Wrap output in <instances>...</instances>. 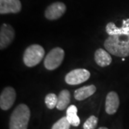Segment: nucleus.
Instances as JSON below:
<instances>
[{
    "label": "nucleus",
    "instance_id": "nucleus-7",
    "mask_svg": "<svg viewBox=\"0 0 129 129\" xmlns=\"http://www.w3.org/2000/svg\"><path fill=\"white\" fill-rule=\"evenodd\" d=\"M16 100V91L12 87H6L0 95V108L3 111L10 109Z\"/></svg>",
    "mask_w": 129,
    "mask_h": 129
},
{
    "label": "nucleus",
    "instance_id": "nucleus-14",
    "mask_svg": "<svg viewBox=\"0 0 129 129\" xmlns=\"http://www.w3.org/2000/svg\"><path fill=\"white\" fill-rule=\"evenodd\" d=\"M71 95L69 90H61L58 95V101L57 104V109L59 111H63L68 108V106L70 103Z\"/></svg>",
    "mask_w": 129,
    "mask_h": 129
},
{
    "label": "nucleus",
    "instance_id": "nucleus-3",
    "mask_svg": "<svg viewBox=\"0 0 129 129\" xmlns=\"http://www.w3.org/2000/svg\"><path fill=\"white\" fill-rule=\"evenodd\" d=\"M45 56V50L40 45H32L29 46L24 52L23 61L29 68L35 67L40 64Z\"/></svg>",
    "mask_w": 129,
    "mask_h": 129
},
{
    "label": "nucleus",
    "instance_id": "nucleus-1",
    "mask_svg": "<svg viewBox=\"0 0 129 129\" xmlns=\"http://www.w3.org/2000/svg\"><path fill=\"white\" fill-rule=\"evenodd\" d=\"M104 47L109 53L122 58L129 56V35L109 36L104 42Z\"/></svg>",
    "mask_w": 129,
    "mask_h": 129
},
{
    "label": "nucleus",
    "instance_id": "nucleus-18",
    "mask_svg": "<svg viewBox=\"0 0 129 129\" xmlns=\"http://www.w3.org/2000/svg\"><path fill=\"white\" fill-rule=\"evenodd\" d=\"M98 118L95 115H91L83 124V129H95L98 125Z\"/></svg>",
    "mask_w": 129,
    "mask_h": 129
},
{
    "label": "nucleus",
    "instance_id": "nucleus-19",
    "mask_svg": "<svg viewBox=\"0 0 129 129\" xmlns=\"http://www.w3.org/2000/svg\"><path fill=\"white\" fill-rule=\"evenodd\" d=\"M98 129H108V128H106V127H100Z\"/></svg>",
    "mask_w": 129,
    "mask_h": 129
},
{
    "label": "nucleus",
    "instance_id": "nucleus-8",
    "mask_svg": "<svg viewBox=\"0 0 129 129\" xmlns=\"http://www.w3.org/2000/svg\"><path fill=\"white\" fill-rule=\"evenodd\" d=\"M66 11V6L62 2H55L47 7L45 16L49 20H55L60 18Z\"/></svg>",
    "mask_w": 129,
    "mask_h": 129
},
{
    "label": "nucleus",
    "instance_id": "nucleus-15",
    "mask_svg": "<svg viewBox=\"0 0 129 129\" xmlns=\"http://www.w3.org/2000/svg\"><path fill=\"white\" fill-rule=\"evenodd\" d=\"M77 113H78V108L75 106L71 105L67 108V111H66L67 119L69 121L70 125L73 126H78L80 123V118L77 115Z\"/></svg>",
    "mask_w": 129,
    "mask_h": 129
},
{
    "label": "nucleus",
    "instance_id": "nucleus-9",
    "mask_svg": "<svg viewBox=\"0 0 129 129\" xmlns=\"http://www.w3.org/2000/svg\"><path fill=\"white\" fill-rule=\"evenodd\" d=\"M22 4L19 0H0V14L18 13L21 11Z\"/></svg>",
    "mask_w": 129,
    "mask_h": 129
},
{
    "label": "nucleus",
    "instance_id": "nucleus-12",
    "mask_svg": "<svg viewBox=\"0 0 129 129\" xmlns=\"http://www.w3.org/2000/svg\"><path fill=\"white\" fill-rule=\"evenodd\" d=\"M94 58L96 64L102 68L108 66L112 62V57L110 55L109 52L101 48L98 49L95 51Z\"/></svg>",
    "mask_w": 129,
    "mask_h": 129
},
{
    "label": "nucleus",
    "instance_id": "nucleus-6",
    "mask_svg": "<svg viewBox=\"0 0 129 129\" xmlns=\"http://www.w3.org/2000/svg\"><path fill=\"white\" fill-rule=\"evenodd\" d=\"M15 37L14 28L10 24L4 23L0 29V49L2 50L11 45Z\"/></svg>",
    "mask_w": 129,
    "mask_h": 129
},
{
    "label": "nucleus",
    "instance_id": "nucleus-17",
    "mask_svg": "<svg viewBox=\"0 0 129 129\" xmlns=\"http://www.w3.org/2000/svg\"><path fill=\"white\" fill-rule=\"evenodd\" d=\"M70 123L67 119V117H62L55 123L51 129H70Z\"/></svg>",
    "mask_w": 129,
    "mask_h": 129
},
{
    "label": "nucleus",
    "instance_id": "nucleus-13",
    "mask_svg": "<svg viewBox=\"0 0 129 129\" xmlns=\"http://www.w3.org/2000/svg\"><path fill=\"white\" fill-rule=\"evenodd\" d=\"M96 91V87L94 85H90L78 88L74 92V97L77 101H83L91 96Z\"/></svg>",
    "mask_w": 129,
    "mask_h": 129
},
{
    "label": "nucleus",
    "instance_id": "nucleus-4",
    "mask_svg": "<svg viewBox=\"0 0 129 129\" xmlns=\"http://www.w3.org/2000/svg\"><path fill=\"white\" fill-rule=\"evenodd\" d=\"M64 51L60 47L52 49L44 60V65L48 70H54L60 67L64 60Z\"/></svg>",
    "mask_w": 129,
    "mask_h": 129
},
{
    "label": "nucleus",
    "instance_id": "nucleus-2",
    "mask_svg": "<svg viewBox=\"0 0 129 129\" xmlns=\"http://www.w3.org/2000/svg\"><path fill=\"white\" fill-rule=\"evenodd\" d=\"M30 118V110L27 105L19 104L12 113L9 119V129H27Z\"/></svg>",
    "mask_w": 129,
    "mask_h": 129
},
{
    "label": "nucleus",
    "instance_id": "nucleus-5",
    "mask_svg": "<svg viewBox=\"0 0 129 129\" xmlns=\"http://www.w3.org/2000/svg\"><path fill=\"white\" fill-rule=\"evenodd\" d=\"M90 77L88 70L79 68L71 70L65 75L64 80L70 85H76L87 81Z\"/></svg>",
    "mask_w": 129,
    "mask_h": 129
},
{
    "label": "nucleus",
    "instance_id": "nucleus-11",
    "mask_svg": "<svg viewBox=\"0 0 129 129\" xmlns=\"http://www.w3.org/2000/svg\"><path fill=\"white\" fill-rule=\"evenodd\" d=\"M106 32L109 36L112 35H129V18L123 21L122 27H118L113 22H109L106 27Z\"/></svg>",
    "mask_w": 129,
    "mask_h": 129
},
{
    "label": "nucleus",
    "instance_id": "nucleus-10",
    "mask_svg": "<svg viewBox=\"0 0 129 129\" xmlns=\"http://www.w3.org/2000/svg\"><path fill=\"white\" fill-rule=\"evenodd\" d=\"M120 105V100L118 95L114 91L108 93L106 98V112L108 115H113L115 113Z\"/></svg>",
    "mask_w": 129,
    "mask_h": 129
},
{
    "label": "nucleus",
    "instance_id": "nucleus-20",
    "mask_svg": "<svg viewBox=\"0 0 129 129\" xmlns=\"http://www.w3.org/2000/svg\"><path fill=\"white\" fill-rule=\"evenodd\" d=\"M122 60H123V61H124V60H125L124 57H123V58H122Z\"/></svg>",
    "mask_w": 129,
    "mask_h": 129
},
{
    "label": "nucleus",
    "instance_id": "nucleus-16",
    "mask_svg": "<svg viewBox=\"0 0 129 129\" xmlns=\"http://www.w3.org/2000/svg\"><path fill=\"white\" fill-rule=\"evenodd\" d=\"M58 101V96H57L55 93L47 94L45 99V103L46 106L49 109H53L57 106Z\"/></svg>",
    "mask_w": 129,
    "mask_h": 129
}]
</instances>
